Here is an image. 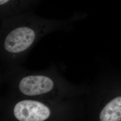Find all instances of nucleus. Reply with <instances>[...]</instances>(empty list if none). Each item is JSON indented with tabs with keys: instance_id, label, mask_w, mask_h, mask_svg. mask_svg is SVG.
Instances as JSON below:
<instances>
[{
	"instance_id": "obj_1",
	"label": "nucleus",
	"mask_w": 121,
	"mask_h": 121,
	"mask_svg": "<svg viewBox=\"0 0 121 121\" xmlns=\"http://www.w3.org/2000/svg\"><path fill=\"white\" fill-rule=\"evenodd\" d=\"M76 20L17 15L1 20L0 57L13 61L23 58L43 36L57 30H69Z\"/></svg>"
},
{
	"instance_id": "obj_2",
	"label": "nucleus",
	"mask_w": 121,
	"mask_h": 121,
	"mask_svg": "<svg viewBox=\"0 0 121 121\" xmlns=\"http://www.w3.org/2000/svg\"><path fill=\"white\" fill-rule=\"evenodd\" d=\"M13 113L19 121H43L50 116V110L41 102L24 100L15 105Z\"/></svg>"
},
{
	"instance_id": "obj_3",
	"label": "nucleus",
	"mask_w": 121,
	"mask_h": 121,
	"mask_svg": "<svg viewBox=\"0 0 121 121\" xmlns=\"http://www.w3.org/2000/svg\"><path fill=\"white\" fill-rule=\"evenodd\" d=\"M54 82L51 78L43 75H29L20 80L19 89L23 94L26 95H39L52 90Z\"/></svg>"
},
{
	"instance_id": "obj_4",
	"label": "nucleus",
	"mask_w": 121,
	"mask_h": 121,
	"mask_svg": "<svg viewBox=\"0 0 121 121\" xmlns=\"http://www.w3.org/2000/svg\"><path fill=\"white\" fill-rule=\"evenodd\" d=\"M100 121H121V96L107 104L99 114Z\"/></svg>"
},
{
	"instance_id": "obj_5",
	"label": "nucleus",
	"mask_w": 121,
	"mask_h": 121,
	"mask_svg": "<svg viewBox=\"0 0 121 121\" xmlns=\"http://www.w3.org/2000/svg\"><path fill=\"white\" fill-rule=\"evenodd\" d=\"M10 0H0V5H3L8 3Z\"/></svg>"
}]
</instances>
